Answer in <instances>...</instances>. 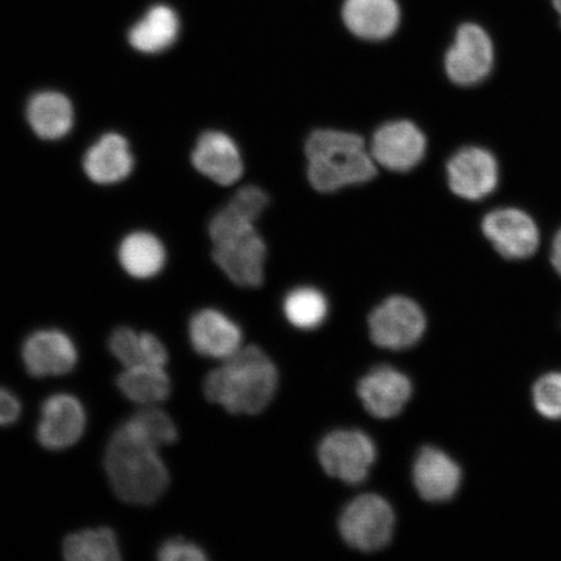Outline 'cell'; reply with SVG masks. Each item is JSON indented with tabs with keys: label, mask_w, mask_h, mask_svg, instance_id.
<instances>
[{
	"label": "cell",
	"mask_w": 561,
	"mask_h": 561,
	"mask_svg": "<svg viewBox=\"0 0 561 561\" xmlns=\"http://www.w3.org/2000/svg\"><path fill=\"white\" fill-rule=\"evenodd\" d=\"M319 460L329 476L356 485L367 479L376 461V446L359 431H336L319 447Z\"/></svg>",
	"instance_id": "9"
},
{
	"label": "cell",
	"mask_w": 561,
	"mask_h": 561,
	"mask_svg": "<svg viewBox=\"0 0 561 561\" xmlns=\"http://www.w3.org/2000/svg\"><path fill=\"white\" fill-rule=\"evenodd\" d=\"M533 405L547 420H561V371L538 378L531 389Z\"/></svg>",
	"instance_id": "28"
},
{
	"label": "cell",
	"mask_w": 561,
	"mask_h": 561,
	"mask_svg": "<svg viewBox=\"0 0 561 561\" xmlns=\"http://www.w3.org/2000/svg\"><path fill=\"white\" fill-rule=\"evenodd\" d=\"M277 385V369L270 357L255 346L241 347L206 377L205 394L230 413L256 415L271 403Z\"/></svg>",
	"instance_id": "2"
},
{
	"label": "cell",
	"mask_w": 561,
	"mask_h": 561,
	"mask_svg": "<svg viewBox=\"0 0 561 561\" xmlns=\"http://www.w3.org/2000/svg\"><path fill=\"white\" fill-rule=\"evenodd\" d=\"M328 300L314 287L304 286L287 294L284 312L290 324L304 331H311L324 322L328 314Z\"/></svg>",
	"instance_id": "26"
},
{
	"label": "cell",
	"mask_w": 561,
	"mask_h": 561,
	"mask_svg": "<svg viewBox=\"0 0 561 561\" xmlns=\"http://www.w3.org/2000/svg\"><path fill=\"white\" fill-rule=\"evenodd\" d=\"M396 515L388 501L375 494L357 496L343 511L340 531L346 543L364 552L383 549L394 533Z\"/></svg>",
	"instance_id": "8"
},
{
	"label": "cell",
	"mask_w": 561,
	"mask_h": 561,
	"mask_svg": "<svg viewBox=\"0 0 561 561\" xmlns=\"http://www.w3.org/2000/svg\"><path fill=\"white\" fill-rule=\"evenodd\" d=\"M192 161L196 171L222 186L236 184L243 174L240 149L231 137L219 130L203 133Z\"/></svg>",
	"instance_id": "15"
},
{
	"label": "cell",
	"mask_w": 561,
	"mask_h": 561,
	"mask_svg": "<svg viewBox=\"0 0 561 561\" xmlns=\"http://www.w3.org/2000/svg\"><path fill=\"white\" fill-rule=\"evenodd\" d=\"M165 367L140 366L126 367L117 378L118 389L131 402L142 405H157L171 396V380Z\"/></svg>",
	"instance_id": "24"
},
{
	"label": "cell",
	"mask_w": 561,
	"mask_h": 561,
	"mask_svg": "<svg viewBox=\"0 0 561 561\" xmlns=\"http://www.w3.org/2000/svg\"><path fill=\"white\" fill-rule=\"evenodd\" d=\"M480 230L497 257L508 263L530 262L543 250L546 231L535 213L517 203L502 202L482 215Z\"/></svg>",
	"instance_id": "4"
},
{
	"label": "cell",
	"mask_w": 561,
	"mask_h": 561,
	"mask_svg": "<svg viewBox=\"0 0 561 561\" xmlns=\"http://www.w3.org/2000/svg\"><path fill=\"white\" fill-rule=\"evenodd\" d=\"M135 430L149 439L152 445L163 447L174 444L179 438L178 426L168 413L156 405H145L130 419L126 420Z\"/></svg>",
	"instance_id": "27"
},
{
	"label": "cell",
	"mask_w": 561,
	"mask_h": 561,
	"mask_svg": "<svg viewBox=\"0 0 561 561\" xmlns=\"http://www.w3.org/2000/svg\"><path fill=\"white\" fill-rule=\"evenodd\" d=\"M180 33V20L171 7L156 5L131 27L129 44L144 54H159L170 48Z\"/></svg>",
	"instance_id": "21"
},
{
	"label": "cell",
	"mask_w": 561,
	"mask_h": 561,
	"mask_svg": "<svg viewBox=\"0 0 561 561\" xmlns=\"http://www.w3.org/2000/svg\"><path fill=\"white\" fill-rule=\"evenodd\" d=\"M444 65L447 79L455 87H481L495 75L497 53L494 39L479 24H462L448 47Z\"/></svg>",
	"instance_id": "7"
},
{
	"label": "cell",
	"mask_w": 561,
	"mask_h": 561,
	"mask_svg": "<svg viewBox=\"0 0 561 561\" xmlns=\"http://www.w3.org/2000/svg\"><path fill=\"white\" fill-rule=\"evenodd\" d=\"M307 178L316 191L334 193L366 184L375 178L377 164L366 142L354 133L320 129L306 142Z\"/></svg>",
	"instance_id": "3"
},
{
	"label": "cell",
	"mask_w": 561,
	"mask_h": 561,
	"mask_svg": "<svg viewBox=\"0 0 561 561\" xmlns=\"http://www.w3.org/2000/svg\"><path fill=\"white\" fill-rule=\"evenodd\" d=\"M426 319L416 301L391 297L378 306L369 318V334L377 346L405 350L423 339Z\"/></svg>",
	"instance_id": "10"
},
{
	"label": "cell",
	"mask_w": 561,
	"mask_h": 561,
	"mask_svg": "<svg viewBox=\"0 0 561 561\" xmlns=\"http://www.w3.org/2000/svg\"><path fill=\"white\" fill-rule=\"evenodd\" d=\"M21 415V403L11 391L0 388V426L15 424Z\"/></svg>",
	"instance_id": "30"
},
{
	"label": "cell",
	"mask_w": 561,
	"mask_h": 561,
	"mask_svg": "<svg viewBox=\"0 0 561 561\" xmlns=\"http://www.w3.org/2000/svg\"><path fill=\"white\" fill-rule=\"evenodd\" d=\"M108 347L112 355L126 367L147 366L165 367L168 351L164 343L151 333H137L135 329L117 328L111 334Z\"/></svg>",
	"instance_id": "22"
},
{
	"label": "cell",
	"mask_w": 561,
	"mask_h": 561,
	"mask_svg": "<svg viewBox=\"0 0 561 561\" xmlns=\"http://www.w3.org/2000/svg\"><path fill=\"white\" fill-rule=\"evenodd\" d=\"M552 7L553 10H556L559 20V25L561 27V0H552Z\"/></svg>",
	"instance_id": "32"
},
{
	"label": "cell",
	"mask_w": 561,
	"mask_h": 561,
	"mask_svg": "<svg viewBox=\"0 0 561 561\" xmlns=\"http://www.w3.org/2000/svg\"><path fill=\"white\" fill-rule=\"evenodd\" d=\"M104 465L112 489L126 503L146 506L157 502L170 483L159 447L126 421L111 437Z\"/></svg>",
	"instance_id": "1"
},
{
	"label": "cell",
	"mask_w": 561,
	"mask_h": 561,
	"mask_svg": "<svg viewBox=\"0 0 561 561\" xmlns=\"http://www.w3.org/2000/svg\"><path fill=\"white\" fill-rule=\"evenodd\" d=\"M451 193L468 203L493 198L503 185L500 153L485 145H467L455 151L446 165Z\"/></svg>",
	"instance_id": "6"
},
{
	"label": "cell",
	"mask_w": 561,
	"mask_h": 561,
	"mask_svg": "<svg viewBox=\"0 0 561 561\" xmlns=\"http://www.w3.org/2000/svg\"><path fill=\"white\" fill-rule=\"evenodd\" d=\"M342 15L347 30L367 41L389 38L401 21L397 0H346Z\"/></svg>",
	"instance_id": "18"
},
{
	"label": "cell",
	"mask_w": 561,
	"mask_h": 561,
	"mask_svg": "<svg viewBox=\"0 0 561 561\" xmlns=\"http://www.w3.org/2000/svg\"><path fill=\"white\" fill-rule=\"evenodd\" d=\"M547 262L551 271L561 278V222L547 237Z\"/></svg>",
	"instance_id": "31"
},
{
	"label": "cell",
	"mask_w": 561,
	"mask_h": 561,
	"mask_svg": "<svg viewBox=\"0 0 561 561\" xmlns=\"http://www.w3.org/2000/svg\"><path fill=\"white\" fill-rule=\"evenodd\" d=\"M133 168L135 158L128 140L116 133L104 135L83 158V170L88 178L100 185L117 184L128 178Z\"/></svg>",
	"instance_id": "19"
},
{
	"label": "cell",
	"mask_w": 561,
	"mask_h": 561,
	"mask_svg": "<svg viewBox=\"0 0 561 561\" xmlns=\"http://www.w3.org/2000/svg\"><path fill=\"white\" fill-rule=\"evenodd\" d=\"M188 335L196 353L213 359L226 360L242 345L241 328L226 313L210 308L193 316Z\"/></svg>",
	"instance_id": "17"
},
{
	"label": "cell",
	"mask_w": 561,
	"mask_h": 561,
	"mask_svg": "<svg viewBox=\"0 0 561 561\" xmlns=\"http://www.w3.org/2000/svg\"><path fill=\"white\" fill-rule=\"evenodd\" d=\"M70 561H117L122 559L121 547L114 531L107 528L73 533L62 546Z\"/></svg>",
	"instance_id": "25"
},
{
	"label": "cell",
	"mask_w": 561,
	"mask_h": 561,
	"mask_svg": "<svg viewBox=\"0 0 561 561\" xmlns=\"http://www.w3.org/2000/svg\"><path fill=\"white\" fill-rule=\"evenodd\" d=\"M118 261L129 276L147 279L156 277L164 268L167 252L158 237L137 231L124 238L118 249Z\"/></svg>",
	"instance_id": "23"
},
{
	"label": "cell",
	"mask_w": 561,
	"mask_h": 561,
	"mask_svg": "<svg viewBox=\"0 0 561 561\" xmlns=\"http://www.w3.org/2000/svg\"><path fill=\"white\" fill-rule=\"evenodd\" d=\"M158 559L161 561H203L207 559L198 545L184 538H171L159 547Z\"/></svg>",
	"instance_id": "29"
},
{
	"label": "cell",
	"mask_w": 561,
	"mask_h": 561,
	"mask_svg": "<svg viewBox=\"0 0 561 561\" xmlns=\"http://www.w3.org/2000/svg\"><path fill=\"white\" fill-rule=\"evenodd\" d=\"M26 118L31 128L42 139L66 137L75 123L73 105L58 91H42L27 103Z\"/></svg>",
	"instance_id": "20"
},
{
	"label": "cell",
	"mask_w": 561,
	"mask_h": 561,
	"mask_svg": "<svg viewBox=\"0 0 561 561\" xmlns=\"http://www.w3.org/2000/svg\"><path fill=\"white\" fill-rule=\"evenodd\" d=\"M357 394L371 416L391 419L401 413L412 396L410 378L391 367H377L362 378Z\"/></svg>",
	"instance_id": "14"
},
{
	"label": "cell",
	"mask_w": 561,
	"mask_h": 561,
	"mask_svg": "<svg viewBox=\"0 0 561 561\" xmlns=\"http://www.w3.org/2000/svg\"><path fill=\"white\" fill-rule=\"evenodd\" d=\"M79 351L68 334L45 329L27 336L23 346V362L33 377L61 376L73 370Z\"/></svg>",
	"instance_id": "13"
},
{
	"label": "cell",
	"mask_w": 561,
	"mask_h": 561,
	"mask_svg": "<svg viewBox=\"0 0 561 561\" xmlns=\"http://www.w3.org/2000/svg\"><path fill=\"white\" fill-rule=\"evenodd\" d=\"M369 152L377 165L392 172H407L424 159L426 138L411 122H391L377 129Z\"/></svg>",
	"instance_id": "11"
},
{
	"label": "cell",
	"mask_w": 561,
	"mask_h": 561,
	"mask_svg": "<svg viewBox=\"0 0 561 561\" xmlns=\"http://www.w3.org/2000/svg\"><path fill=\"white\" fill-rule=\"evenodd\" d=\"M413 482L423 500L447 502L458 493L461 469L445 454L434 447H424L413 466Z\"/></svg>",
	"instance_id": "16"
},
{
	"label": "cell",
	"mask_w": 561,
	"mask_h": 561,
	"mask_svg": "<svg viewBox=\"0 0 561 561\" xmlns=\"http://www.w3.org/2000/svg\"><path fill=\"white\" fill-rule=\"evenodd\" d=\"M85 426L87 413L79 399L55 394L42 405L37 439L47 450H65L82 437Z\"/></svg>",
	"instance_id": "12"
},
{
	"label": "cell",
	"mask_w": 561,
	"mask_h": 561,
	"mask_svg": "<svg viewBox=\"0 0 561 561\" xmlns=\"http://www.w3.org/2000/svg\"><path fill=\"white\" fill-rule=\"evenodd\" d=\"M213 256L230 280L242 287L263 284L266 244L254 224L210 222Z\"/></svg>",
	"instance_id": "5"
}]
</instances>
